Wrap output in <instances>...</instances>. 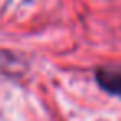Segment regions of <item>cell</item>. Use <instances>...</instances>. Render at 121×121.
Segmentation results:
<instances>
[{"mask_svg": "<svg viewBox=\"0 0 121 121\" xmlns=\"http://www.w3.org/2000/svg\"><path fill=\"white\" fill-rule=\"evenodd\" d=\"M98 85L109 95L121 98V68H101L96 71Z\"/></svg>", "mask_w": 121, "mask_h": 121, "instance_id": "cell-1", "label": "cell"}]
</instances>
